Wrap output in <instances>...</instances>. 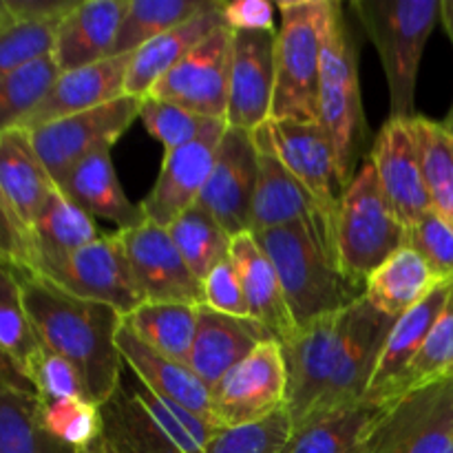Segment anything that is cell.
<instances>
[{"instance_id":"1","label":"cell","mask_w":453,"mask_h":453,"mask_svg":"<svg viewBox=\"0 0 453 453\" xmlns=\"http://www.w3.org/2000/svg\"><path fill=\"white\" fill-rule=\"evenodd\" d=\"M18 277L40 343L75 365L93 403L109 401L124 372L118 349L122 314L104 303L78 299L40 274L18 270Z\"/></svg>"},{"instance_id":"2","label":"cell","mask_w":453,"mask_h":453,"mask_svg":"<svg viewBox=\"0 0 453 453\" xmlns=\"http://www.w3.org/2000/svg\"><path fill=\"white\" fill-rule=\"evenodd\" d=\"M102 445L111 453H203L219 429L146 388L127 365L100 405Z\"/></svg>"},{"instance_id":"3","label":"cell","mask_w":453,"mask_h":453,"mask_svg":"<svg viewBox=\"0 0 453 453\" xmlns=\"http://www.w3.org/2000/svg\"><path fill=\"white\" fill-rule=\"evenodd\" d=\"M277 270L288 310L296 327L349 308L363 296L339 270L317 234L303 224L252 234Z\"/></svg>"},{"instance_id":"4","label":"cell","mask_w":453,"mask_h":453,"mask_svg":"<svg viewBox=\"0 0 453 453\" xmlns=\"http://www.w3.org/2000/svg\"><path fill=\"white\" fill-rule=\"evenodd\" d=\"M319 124L330 137L339 184L345 188L361 166V159H365L367 124L358 82V40L341 3H332L323 44Z\"/></svg>"},{"instance_id":"5","label":"cell","mask_w":453,"mask_h":453,"mask_svg":"<svg viewBox=\"0 0 453 453\" xmlns=\"http://www.w3.org/2000/svg\"><path fill=\"white\" fill-rule=\"evenodd\" d=\"M442 0H354L352 12L374 42L389 88V119L416 118L420 62Z\"/></svg>"},{"instance_id":"6","label":"cell","mask_w":453,"mask_h":453,"mask_svg":"<svg viewBox=\"0 0 453 453\" xmlns=\"http://www.w3.org/2000/svg\"><path fill=\"white\" fill-rule=\"evenodd\" d=\"M274 40V100L270 119L319 122L321 58L332 0H279Z\"/></svg>"},{"instance_id":"7","label":"cell","mask_w":453,"mask_h":453,"mask_svg":"<svg viewBox=\"0 0 453 453\" xmlns=\"http://www.w3.org/2000/svg\"><path fill=\"white\" fill-rule=\"evenodd\" d=\"M407 228L389 208L370 155L341 190L334 221L336 265L354 286L363 288L383 261L405 246Z\"/></svg>"},{"instance_id":"8","label":"cell","mask_w":453,"mask_h":453,"mask_svg":"<svg viewBox=\"0 0 453 453\" xmlns=\"http://www.w3.org/2000/svg\"><path fill=\"white\" fill-rule=\"evenodd\" d=\"M365 453H453V372L389 401Z\"/></svg>"},{"instance_id":"9","label":"cell","mask_w":453,"mask_h":453,"mask_svg":"<svg viewBox=\"0 0 453 453\" xmlns=\"http://www.w3.org/2000/svg\"><path fill=\"white\" fill-rule=\"evenodd\" d=\"M140 97L122 96L97 109L56 119L29 131L34 149L51 180L60 181L96 150H111L140 118Z\"/></svg>"},{"instance_id":"10","label":"cell","mask_w":453,"mask_h":453,"mask_svg":"<svg viewBox=\"0 0 453 453\" xmlns=\"http://www.w3.org/2000/svg\"><path fill=\"white\" fill-rule=\"evenodd\" d=\"M221 429L259 423L288 407V370L279 341H265L211 389Z\"/></svg>"},{"instance_id":"11","label":"cell","mask_w":453,"mask_h":453,"mask_svg":"<svg viewBox=\"0 0 453 453\" xmlns=\"http://www.w3.org/2000/svg\"><path fill=\"white\" fill-rule=\"evenodd\" d=\"M252 140L257 146V188L252 197V212H250V230L248 233L259 234L265 230L281 228L290 224H303L305 228L312 230L323 243L330 257L336 264L334 242L323 224L321 215L314 208L312 199L305 193L303 186L296 181V177L288 171L279 155L277 146L273 140V128L270 119L261 124L259 128L252 131Z\"/></svg>"},{"instance_id":"12","label":"cell","mask_w":453,"mask_h":453,"mask_svg":"<svg viewBox=\"0 0 453 453\" xmlns=\"http://www.w3.org/2000/svg\"><path fill=\"white\" fill-rule=\"evenodd\" d=\"M44 279L78 299L109 305L122 317H128L144 303L118 233L100 234Z\"/></svg>"},{"instance_id":"13","label":"cell","mask_w":453,"mask_h":453,"mask_svg":"<svg viewBox=\"0 0 453 453\" xmlns=\"http://www.w3.org/2000/svg\"><path fill=\"white\" fill-rule=\"evenodd\" d=\"M394 321L396 319L385 317L383 312L372 308L363 296L343 310L334 370H332L326 394L314 411L348 405V403L365 398Z\"/></svg>"},{"instance_id":"14","label":"cell","mask_w":453,"mask_h":453,"mask_svg":"<svg viewBox=\"0 0 453 453\" xmlns=\"http://www.w3.org/2000/svg\"><path fill=\"white\" fill-rule=\"evenodd\" d=\"M230 53L233 29L221 27L155 82L149 96L188 109L206 118L228 115ZM146 96V97H149Z\"/></svg>"},{"instance_id":"15","label":"cell","mask_w":453,"mask_h":453,"mask_svg":"<svg viewBox=\"0 0 453 453\" xmlns=\"http://www.w3.org/2000/svg\"><path fill=\"white\" fill-rule=\"evenodd\" d=\"M144 303L203 305L202 281L193 274L171 233L146 219L128 230H118Z\"/></svg>"},{"instance_id":"16","label":"cell","mask_w":453,"mask_h":453,"mask_svg":"<svg viewBox=\"0 0 453 453\" xmlns=\"http://www.w3.org/2000/svg\"><path fill=\"white\" fill-rule=\"evenodd\" d=\"M257 146L252 133L228 127L217 144L211 177L199 197L230 239L250 230L252 197L257 188Z\"/></svg>"},{"instance_id":"17","label":"cell","mask_w":453,"mask_h":453,"mask_svg":"<svg viewBox=\"0 0 453 453\" xmlns=\"http://www.w3.org/2000/svg\"><path fill=\"white\" fill-rule=\"evenodd\" d=\"M370 159L389 208L405 228L434 211L411 119H388L372 144Z\"/></svg>"},{"instance_id":"18","label":"cell","mask_w":453,"mask_h":453,"mask_svg":"<svg viewBox=\"0 0 453 453\" xmlns=\"http://www.w3.org/2000/svg\"><path fill=\"white\" fill-rule=\"evenodd\" d=\"M270 128H273L274 146H277L283 164L310 195L332 242H334L336 208H339L341 197L336 186L341 184L330 137L319 122L308 124L270 119Z\"/></svg>"},{"instance_id":"19","label":"cell","mask_w":453,"mask_h":453,"mask_svg":"<svg viewBox=\"0 0 453 453\" xmlns=\"http://www.w3.org/2000/svg\"><path fill=\"white\" fill-rule=\"evenodd\" d=\"M341 317L343 310L296 327L295 334L281 343L288 370L286 410L292 425L312 414L326 394L341 339Z\"/></svg>"},{"instance_id":"20","label":"cell","mask_w":453,"mask_h":453,"mask_svg":"<svg viewBox=\"0 0 453 453\" xmlns=\"http://www.w3.org/2000/svg\"><path fill=\"white\" fill-rule=\"evenodd\" d=\"M274 40L277 31H233L228 127L252 133L270 119L274 100Z\"/></svg>"},{"instance_id":"21","label":"cell","mask_w":453,"mask_h":453,"mask_svg":"<svg viewBox=\"0 0 453 453\" xmlns=\"http://www.w3.org/2000/svg\"><path fill=\"white\" fill-rule=\"evenodd\" d=\"M131 60L133 53H124V56L106 58L96 65L60 73L47 97L35 106L34 113L22 122L20 128L34 131L49 122L97 109L127 96L124 87H127Z\"/></svg>"},{"instance_id":"22","label":"cell","mask_w":453,"mask_h":453,"mask_svg":"<svg viewBox=\"0 0 453 453\" xmlns=\"http://www.w3.org/2000/svg\"><path fill=\"white\" fill-rule=\"evenodd\" d=\"M273 339L274 336L257 319L230 317L208 305H199L190 367L212 389L221 376L228 374L252 349Z\"/></svg>"},{"instance_id":"23","label":"cell","mask_w":453,"mask_h":453,"mask_svg":"<svg viewBox=\"0 0 453 453\" xmlns=\"http://www.w3.org/2000/svg\"><path fill=\"white\" fill-rule=\"evenodd\" d=\"M219 140H199L181 149L164 150L157 181L140 203L146 219L168 228L181 212L199 202L215 164Z\"/></svg>"},{"instance_id":"24","label":"cell","mask_w":453,"mask_h":453,"mask_svg":"<svg viewBox=\"0 0 453 453\" xmlns=\"http://www.w3.org/2000/svg\"><path fill=\"white\" fill-rule=\"evenodd\" d=\"M118 349L122 361L146 388L153 389L157 396L168 403L184 407L197 418L206 420L215 429H221L212 410L211 388L193 372V367L181 365L173 358L162 357L159 352L142 343L131 330L122 323L118 332Z\"/></svg>"},{"instance_id":"25","label":"cell","mask_w":453,"mask_h":453,"mask_svg":"<svg viewBox=\"0 0 453 453\" xmlns=\"http://www.w3.org/2000/svg\"><path fill=\"white\" fill-rule=\"evenodd\" d=\"M128 0H84L60 20L53 60L60 73L113 58Z\"/></svg>"},{"instance_id":"26","label":"cell","mask_w":453,"mask_h":453,"mask_svg":"<svg viewBox=\"0 0 453 453\" xmlns=\"http://www.w3.org/2000/svg\"><path fill=\"white\" fill-rule=\"evenodd\" d=\"M451 286L453 283H441L427 299H423L416 308L394 321L392 332L380 352L379 365L372 376L370 389L365 394L367 401L389 403L398 396L403 376L423 348L436 319L441 317L442 308L449 299Z\"/></svg>"},{"instance_id":"27","label":"cell","mask_w":453,"mask_h":453,"mask_svg":"<svg viewBox=\"0 0 453 453\" xmlns=\"http://www.w3.org/2000/svg\"><path fill=\"white\" fill-rule=\"evenodd\" d=\"M230 261L237 270L250 317L257 319L279 343H283L288 336L295 334L296 326L288 310L277 270L252 233H242L230 239Z\"/></svg>"},{"instance_id":"28","label":"cell","mask_w":453,"mask_h":453,"mask_svg":"<svg viewBox=\"0 0 453 453\" xmlns=\"http://www.w3.org/2000/svg\"><path fill=\"white\" fill-rule=\"evenodd\" d=\"M56 188L58 184L35 153L29 131L12 128L0 133V190L27 234Z\"/></svg>"},{"instance_id":"29","label":"cell","mask_w":453,"mask_h":453,"mask_svg":"<svg viewBox=\"0 0 453 453\" xmlns=\"http://www.w3.org/2000/svg\"><path fill=\"white\" fill-rule=\"evenodd\" d=\"M58 188L93 219L100 217L118 230L135 228L146 221L142 206L133 203L124 193L111 162V150H96L84 157L71 168Z\"/></svg>"},{"instance_id":"30","label":"cell","mask_w":453,"mask_h":453,"mask_svg":"<svg viewBox=\"0 0 453 453\" xmlns=\"http://www.w3.org/2000/svg\"><path fill=\"white\" fill-rule=\"evenodd\" d=\"M389 403L363 401L330 407L292 425L283 453H357Z\"/></svg>"},{"instance_id":"31","label":"cell","mask_w":453,"mask_h":453,"mask_svg":"<svg viewBox=\"0 0 453 453\" xmlns=\"http://www.w3.org/2000/svg\"><path fill=\"white\" fill-rule=\"evenodd\" d=\"M221 7H224V3L212 4L206 12L197 13L190 20L181 22L175 29L157 35L149 44L137 49L133 53L131 66H128L124 93L131 97H140V100L146 97L150 88L155 87V82L164 78L173 66L180 65L193 49H197L203 40L211 38L221 27H228Z\"/></svg>"},{"instance_id":"32","label":"cell","mask_w":453,"mask_h":453,"mask_svg":"<svg viewBox=\"0 0 453 453\" xmlns=\"http://www.w3.org/2000/svg\"><path fill=\"white\" fill-rule=\"evenodd\" d=\"M97 237L96 219L56 188L29 230L35 274L47 277Z\"/></svg>"},{"instance_id":"33","label":"cell","mask_w":453,"mask_h":453,"mask_svg":"<svg viewBox=\"0 0 453 453\" xmlns=\"http://www.w3.org/2000/svg\"><path fill=\"white\" fill-rule=\"evenodd\" d=\"M441 283L414 248L403 246L367 277L363 299L385 317L398 319L427 299Z\"/></svg>"},{"instance_id":"34","label":"cell","mask_w":453,"mask_h":453,"mask_svg":"<svg viewBox=\"0 0 453 453\" xmlns=\"http://www.w3.org/2000/svg\"><path fill=\"white\" fill-rule=\"evenodd\" d=\"M197 308L188 303H142L124 317V326L150 349L190 367Z\"/></svg>"},{"instance_id":"35","label":"cell","mask_w":453,"mask_h":453,"mask_svg":"<svg viewBox=\"0 0 453 453\" xmlns=\"http://www.w3.org/2000/svg\"><path fill=\"white\" fill-rule=\"evenodd\" d=\"M219 0H128L113 56L135 53L150 40L206 12Z\"/></svg>"},{"instance_id":"36","label":"cell","mask_w":453,"mask_h":453,"mask_svg":"<svg viewBox=\"0 0 453 453\" xmlns=\"http://www.w3.org/2000/svg\"><path fill=\"white\" fill-rule=\"evenodd\" d=\"M0 453H84L44 429L40 398L0 392Z\"/></svg>"},{"instance_id":"37","label":"cell","mask_w":453,"mask_h":453,"mask_svg":"<svg viewBox=\"0 0 453 453\" xmlns=\"http://www.w3.org/2000/svg\"><path fill=\"white\" fill-rule=\"evenodd\" d=\"M168 233L199 281H203L215 265L230 257V237L217 224L215 217L199 203L181 212L168 226Z\"/></svg>"},{"instance_id":"38","label":"cell","mask_w":453,"mask_h":453,"mask_svg":"<svg viewBox=\"0 0 453 453\" xmlns=\"http://www.w3.org/2000/svg\"><path fill=\"white\" fill-rule=\"evenodd\" d=\"M418 142L420 166L432 208L453 224V135L441 122L416 115L411 118Z\"/></svg>"},{"instance_id":"39","label":"cell","mask_w":453,"mask_h":453,"mask_svg":"<svg viewBox=\"0 0 453 453\" xmlns=\"http://www.w3.org/2000/svg\"><path fill=\"white\" fill-rule=\"evenodd\" d=\"M140 119L146 131L162 142L164 150L181 149L199 140H219L228 128L226 119L206 118L150 96L142 97Z\"/></svg>"},{"instance_id":"40","label":"cell","mask_w":453,"mask_h":453,"mask_svg":"<svg viewBox=\"0 0 453 453\" xmlns=\"http://www.w3.org/2000/svg\"><path fill=\"white\" fill-rule=\"evenodd\" d=\"M58 75L60 69L56 60L47 56L0 80V133L20 128L51 91Z\"/></svg>"},{"instance_id":"41","label":"cell","mask_w":453,"mask_h":453,"mask_svg":"<svg viewBox=\"0 0 453 453\" xmlns=\"http://www.w3.org/2000/svg\"><path fill=\"white\" fill-rule=\"evenodd\" d=\"M40 345L27 314L18 270L0 261V349L27 370Z\"/></svg>"},{"instance_id":"42","label":"cell","mask_w":453,"mask_h":453,"mask_svg":"<svg viewBox=\"0 0 453 453\" xmlns=\"http://www.w3.org/2000/svg\"><path fill=\"white\" fill-rule=\"evenodd\" d=\"M40 416H42L44 429L53 438L80 451L88 449L102 436L100 405L88 398L40 403Z\"/></svg>"},{"instance_id":"43","label":"cell","mask_w":453,"mask_h":453,"mask_svg":"<svg viewBox=\"0 0 453 453\" xmlns=\"http://www.w3.org/2000/svg\"><path fill=\"white\" fill-rule=\"evenodd\" d=\"M453 372V286L447 299L445 308H442L441 317L434 323L432 332L425 339L423 348L416 354L411 365L407 367L405 376L398 388V396L410 389L420 388V385L436 380L441 376L451 374ZM396 396V398H398Z\"/></svg>"},{"instance_id":"44","label":"cell","mask_w":453,"mask_h":453,"mask_svg":"<svg viewBox=\"0 0 453 453\" xmlns=\"http://www.w3.org/2000/svg\"><path fill=\"white\" fill-rule=\"evenodd\" d=\"M292 434L288 410L242 427L219 429L203 453H283Z\"/></svg>"},{"instance_id":"45","label":"cell","mask_w":453,"mask_h":453,"mask_svg":"<svg viewBox=\"0 0 453 453\" xmlns=\"http://www.w3.org/2000/svg\"><path fill=\"white\" fill-rule=\"evenodd\" d=\"M60 20L13 22L0 31V80L40 58L51 56Z\"/></svg>"},{"instance_id":"46","label":"cell","mask_w":453,"mask_h":453,"mask_svg":"<svg viewBox=\"0 0 453 453\" xmlns=\"http://www.w3.org/2000/svg\"><path fill=\"white\" fill-rule=\"evenodd\" d=\"M405 246L414 248L442 283H453V224L429 211L407 228Z\"/></svg>"},{"instance_id":"47","label":"cell","mask_w":453,"mask_h":453,"mask_svg":"<svg viewBox=\"0 0 453 453\" xmlns=\"http://www.w3.org/2000/svg\"><path fill=\"white\" fill-rule=\"evenodd\" d=\"M27 372L34 380L40 403L62 401V398H88L82 376L75 370V365H71L66 358L51 352L44 345H40L38 352L34 354Z\"/></svg>"},{"instance_id":"48","label":"cell","mask_w":453,"mask_h":453,"mask_svg":"<svg viewBox=\"0 0 453 453\" xmlns=\"http://www.w3.org/2000/svg\"><path fill=\"white\" fill-rule=\"evenodd\" d=\"M202 290L203 305L208 308L230 314V317H250L237 270H234L230 257L206 274V279L202 281Z\"/></svg>"},{"instance_id":"49","label":"cell","mask_w":453,"mask_h":453,"mask_svg":"<svg viewBox=\"0 0 453 453\" xmlns=\"http://www.w3.org/2000/svg\"><path fill=\"white\" fill-rule=\"evenodd\" d=\"M0 261L13 265L16 270H22V273L35 274L29 234L22 228L18 217L13 215L3 190H0Z\"/></svg>"},{"instance_id":"50","label":"cell","mask_w":453,"mask_h":453,"mask_svg":"<svg viewBox=\"0 0 453 453\" xmlns=\"http://www.w3.org/2000/svg\"><path fill=\"white\" fill-rule=\"evenodd\" d=\"M233 31H274V7L265 0H234L221 7Z\"/></svg>"},{"instance_id":"51","label":"cell","mask_w":453,"mask_h":453,"mask_svg":"<svg viewBox=\"0 0 453 453\" xmlns=\"http://www.w3.org/2000/svg\"><path fill=\"white\" fill-rule=\"evenodd\" d=\"M16 22L60 20L80 0H7Z\"/></svg>"},{"instance_id":"52","label":"cell","mask_w":453,"mask_h":453,"mask_svg":"<svg viewBox=\"0 0 453 453\" xmlns=\"http://www.w3.org/2000/svg\"><path fill=\"white\" fill-rule=\"evenodd\" d=\"M0 392L38 396L34 380H31L29 372L25 370V365L18 363L13 357H9L7 352H3V349H0Z\"/></svg>"},{"instance_id":"53","label":"cell","mask_w":453,"mask_h":453,"mask_svg":"<svg viewBox=\"0 0 453 453\" xmlns=\"http://www.w3.org/2000/svg\"><path fill=\"white\" fill-rule=\"evenodd\" d=\"M441 20H442V25H445L447 35H449V40L453 44V0H442Z\"/></svg>"},{"instance_id":"54","label":"cell","mask_w":453,"mask_h":453,"mask_svg":"<svg viewBox=\"0 0 453 453\" xmlns=\"http://www.w3.org/2000/svg\"><path fill=\"white\" fill-rule=\"evenodd\" d=\"M13 22H16V18H13L12 9H9V3L7 0H0V31L12 27Z\"/></svg>"},{"instance_id":"55","label":"cell","mask_w":453,"mask_h":453,"mask_svg":"<svg viewBox=\"0 0 453 453\" xmlns=\"http://www.w3.org/2000/svg\"><path fill=\"white\" fill-rule=\"evenodd\" d=\"M442 127H445V131L449 133V135H453V104H451V109H449V113H447V118L442 119Z\"/></svg>"},{"instance_id":"56","label":"cell","mask_w":453,"mask_h":453,"mask_svg":"<svg viewBox=\"0 0 453 453\" xmlns=\"http://www.w3.org/2000/svg\"><path fill=\"white\" fill-rule=\"evenodd\" d=\"M87 453H111L109 449H106L104 445H102V441H97V442H93L91 447H88V449H84Z\"/></svg>"},{"instance_id":"57","label":"cell","mask_w":453,"mask_h":453,"mask_svg":"<svg viewBox=\"0 0 453 453\" xmlns=\"http://www.w3.org/2000/svg\"><path fill=\"white\" fill-rule=\"evenodd\" d=\"M357 453H365V449H363V447H361V449H358Z\"/></svg>"},{"instance_id":"58","label":"cell","mask_w":453,"mask_h":453,"mask_svg":"<svg viewBox=\"0 0 453 453\" xmlns=\"http://www.w3.org/2000/svg\"><path fill=\"white\" fill-rule=\"evenodd\" d=\"M84 453H87V451H84Z\"/></svg>"}]
</instances>
